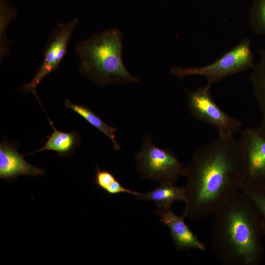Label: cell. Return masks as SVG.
<instances>
[{
  "label": "cell",
  "instance_id": "cell-1",
  "mask_svg": "<svg viewBox=\"0 0 265 265\" xmlns=\"http://www.w3.org/2000/svg\"><path fill=\"white\" fill-rule=\"evenodd\" d=\"M184 214L200 220L213 214L244 182L243 158L239 141L234 136L218 137L197 149L185 175Z\"/></svg>",
  "mask_w": 265,
  "mask_h": 265
},
{
  "label": "cell",
  "instance_id": "cell-2",
  "mask_svg": "<svg viewBox=\"0 0 265 265\" xmlns=\"http://www.w3.org/2000/svg\"><path fill=\"white\" fill-rule=\"evenodd\" d=\"M212 251L224 265H253L260 260L259 212L241 190L230 195L213 214Z\"/></svg>",
  "mask_w": 265,
  "mask_h": 265
},
{
  "label": "cell",
  "instance_id": "cell-3",
  "mask_svg": "<svg viewBox=\"0 0 265 265\" xmlns=\"http://www.w3.org/2000/svg\"><path fill=\"white\" fill-rule=\"evenodd\" d=\"M123 38L120 29L111 28L79 41L75 51L81 73L101 86L139 82L123 64Z\"/></svg>",
  "mask_w": 265,
  "mask_h": 265
},
{
  "label": "cell",
  "instance_id": "cell-4",
  "mask_svg": "<svg viewBox=\"0 0 265 265\" xmlns=\"http://www.w3.org/2000/svg\"><path fill=\"white\" fill-rule=\"evenodd\" d=\"M254 64L251 41L245 38L211 64L199 67H174L170 72L179 79L190 75L204 77L206 84L211 87L229 76L252 69Z\"/></svg>",
  "mask_w": 265,
  "mask_h": 265
},
{
  "label": "cell",
  "instance_id": "cell-5",
  "mask_svg": "<svg viewBox=\"0 0 265 265\" xmlns=\"http://www.w3.org/2000/svg\"><path fill=\"white\" fill-rule=\"evenodd\" d=\"M138 173L143 178L160 183H174L185 176L186 167L170 149L160 148L150 135H144L139 151L135 156Z\"/></svg>",
  "mask_w": 265,
  "mask_h": 265
},
{
  "label": "cell",
  "instance_id": "cell-6",
  "mask_svg": "<svg viewBox=\"0 0 265 265\" xmlns=\"http://www.w3.org/2000/svg\"><path fill=\"white\" fill-rule=\"evenodd\" d=\"M211 86L206 85L193 90H185L186 104L191 115L196 120L214 127L218 136H234L242 122L222 110L214 101L210 92Z\"/></svg>",
  "mask_w": 265,
  "mask_h": 265
},
{
  "label": "cell",
  "instance_id": "cell-7",
  "mask_svg": "<svg viewBox=\"0 0 265 265\" xmlns=\"http://www.w3.org/2000/svg\"><path fill=\"white\" fill-rule=\"evenodd\" d=\"M78 23V19L74 18L67 23H59L56 25L48 40L41 66L31 80L23 85V90L26 92H31L43 108L36 88L44 78L58 69L66 53L68 44Z\"/></svg>",
  "mask_w": 265,
  "mask_h": 265
},
{
  "label": "cell",
  "instance_id": "cell-8",
  "mask_svg": "<svg viewBox=\"0 0 265 265\" xmlns=\"http://www.w3.org/2000/svg\"><path fill=\"white\" fill-rule=\"evenodd\" d=\"M244 163V182L265 185V134L258 128H247L239 141Z\"/></svg>",
  "mask_w": 265,
  "mask_h": 265
},
{
  "label": "cell",
  "instance_id": "cell-9",
  "mask_svg": "<svg viewBox=\"0 0 265 265\" xmlns=\"http://www.w3.org/2000/svg\"><path fill=\"white\" fill-rule=\"evenodd\" d=\"M160 222L170 230V234L177 250L191 249L205 251L206 246L185 222L183 214L178 215L170 209H159L156 212Z\"/></svg>",
  "mask_w": 265,
  "mask_h": 265
},
{
  "label": "cell",
  "instance_id": "cell-10",
  "mask_svg": "<svg viewBox=\"0 0 265 265\" xmlns=\"http://www.w3.org/2000/svg\"><path fill=\"white\" fill-rule=\"evenodd\" d=\"M12 145L3 141L0 144V178L14 181L21 175L40 176L45 174L42 169L32 165L24 159Z\"/></svg>",
  "mask_w": 265,
  "mask_h": 265
},
{
  "label": "cell",
  "instance_id": "cell-11",
  "mask_svg": "<svg viewBox=\"0 0 265 265\" xmlns=\"http://www.w3.org/2000/svg\"><path fill=\"white\" fill-rule=\"evenodd\" d=\"M136 197L144 201L154 202L159 209H170L175 202H185V187L177 186L173 183H160L154 189L144 194L140 193Z\"/></svg>",
  "mask_w": 265,
  "mask_h": 265
},
{
  "label": "cell",
  "instance_id": "cell-12",
  "mask_svg": "<svg viewBox=\"0 0 265 265\" xmlns=\"http://www.w3.org/2000/svg\"><path fill=\"white\" fill-rule=\"evenodd\" d=\"M49 122L53 131L44 147L34 152L43 150H52L58 153L60 157H65L72 153L79 145L80 138L79 134L75 132H63L56 130L53 122L48 118Z\"/></svg>",
  "mask_w": 265,
  "mask_h": 265
},
{
  "label": "cell",
  "instance_id": "cell-13",
  "mask_svg": "<svg viewBox=\"0 0 265 265\" xmlns=\"http://www.w3.org/2000/svg\"><path fill=\"white\" fill-rule=\"evenodd\" d=\"M259 61L252 68L250 79L262 115L259 128L265 134V49L259 50Z\"/></svg>",
  "mask_w": 265,
  "mask_h": 265
},
{
  "label": "cell",
  "instance_id": "cell-14",
  "mask_svg": "<svg viewBox=\"0 0 265 265\" xmlns=\"http://www.w3.org/2000/svg\"><path fill=\"white\" fill-rule=\"evenodd\" d=\"M66 107L70 108L87 121L90 125L105 134L112 143L115 150H119L121 146L115 139V132L117 128L106 124L101 118L89 107L72 103L67 99L64 101Z\"/></svg>",
  "mask_w": 265,
  "mask_h": 265
},
{
  "label": "cell",
  "instance_id": "cell-15",
  "mask_svg": "<svg viewBox=\"0 0 265 265\" xmlns=\"http://www.w3.org/2000/svg\"><path fill=\"white\" fill-rule=\"evenodd\" d=\"M17 15L16 10L10 5L8 0H0V61L10 53V42L6 37V28L8 25Z\"/></svg>",
  "mask_w": 265,
  "mask_h": 265
},
{
  "label": "cell",
  "instance_id": "cell-16",
  "mask_svg": "<svg viewBox=\"0 0 265 265\" xmlns=\"http://www.w3.org/2000/svg\"><path fill=\"white\" fill-rule=\"evenodd\" d=\"M248 23L250 29L255 34L265 36V0H253Z\"/></svg>",
  "mask_w": 265,
  "mask_h": 265
},
{
  "label": "cell",
  "instance_id": "cell-17",
  "mask_svg": "<svg viewBox=\"0 0 265 265\" xmlns=\"http://www.w3.org/2000/svg\"><path fill=\"white\" fill-rule=\"evenodd\" d=\"M241 190L251 200L265 224V185L244 183Z\"/></svg>",
  "mask_w": 265,
  "mask_h": 265
},
{
  "label": "cell",
  "instance_id": "cell-18",
  "mask_svg": "<svg viewBox=\"0 0 265 265\" xmlns=\"http://www.w3.org/2000/svg\"><path fill=\"white\" fill-rule=\"evenodd\" d=\"M118 180L111 172L100 169L97 166L94 176V182L97 186L108 193Z\"/></svg>",
  "mask_w": 265,
  "mask_h": 265
}]
</instances>
